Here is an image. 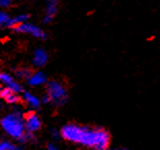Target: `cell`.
I'll return each instance as SVG.
<instances>
[{"mask_svg":"<svg viewBox=\"0 0 160 150\" xmlns=\"http://www.w3.org/2000/svg\"><path fill=\"white\" fill-rule=\"evenodd\" d=\"M64 140L81 144L92 150H108L110 135L102 128H89L77 124H67L61 129Z\"/></svg>","mask_w":160,"mask_h":150,"instance_id":"cell-1","label":"cell"},{"mask_svg":"<svg viewBox=\"0 0 160 150\" xmlns=\"http://www.w3.org/2000/svg\"><path fill=\"white\" fill-rule=\"evenodd\" d=\"M0 125L9 137L19 140V141H21L26 135L24 119L20 111H15L4 116L0 121Z\"/></svg>","mask_w":160,"mask_h":150,"instance_id":"cell-2","label":"cell"},{"mask_svg":"<svg viewBox=\"0 0 160 150\" xmlns=\"http://www.w3.org/2000/svg\"><path fill=\"white\" fill-rule=\"evenodd\" d=\"M47 95L49 96L51 103H54L57 106L64 105L68 97L65 87L57 81H51L48 83Z\"/></svg>","mask_w":160,"mask_h":150,"instance_id":"cell-3","label":"cell"},{"mask_svg":"<svg viewBox=\"0 0 160 150\" xmlns=\"http://www.w3.org/2000/svg\"><path fill=\"white\" fill-rule=\"evenodd\" d=\"M15 31L20 32V33H27V34H31L32 36L37 37V39H46V33L42 29H40L38 26L34 25V24L31 23H23L21 25L15 27Z\"/></svg>","mask_w":160,"mask_h":150,"instance_id":"cell-4","label":"cell"},{"mask_svg":"<svg viewBox=\"0 0 160 150\" xmlns=\"http://www.w3.org/2000/svg\"><path fill=\"white\" fill-rule=\"evenodd\" d=\"M24 124H25V129L28 132H35L39 131L42 127V121L39 117L35 113H29L24 118Z\"/></svg>","mask_w":160,"mask_h":150,"instance_id":"cell-5","label":"cell"},{"mask_svg":"<svg viewBox=\"0 0 160 150\" xmlns=\"http://www.w3.org/2000/svg\"><path fill=\"white\" fill-rule=\"evenodd\" d=\"M0 83L2 84L3 87L13 91L16 93H19L22 90L21 85L17 82L9 74L6 73H0Z\"/></svg>","mask_w":160,"mask_h":150,"instance_id":"cell-6","label":"cell"},{"mask_svg":"<svg viewBox=\"0 0 160 150\" xmlns=\"http://www.w3.org/2000/svg\"><path fill=\"white\" fill-rule=\"evenodd\" d=\"M58 1L59 0H47L46 15L43 17V23H50L55 17L58 9Z\"/></svg>","mask_w":160,"mask_h":150,"instance_id":"cell-7","label":"cell"},{"mask_svg":"<svg viewBox=\"0 0 160 150\" xmlns=\"http://www.w3.org/2000/svg\"><path fill=\"white\" fill-rule=\"evenodd\" d=\"M49 59V55L43 49H36L33 54V64L36 67H42L46 65Z\"/></svg>","mask_w":160,"mask_h":150,"instance_id":"cell-8","label":"cell"},{"mask_svg":"<svg viewBox=\"0 0 160 150\" xmlns=\"http://www.w3.org/2000/svg\"><path fill=\"white\" fill-rule=\"evenodd\" d=\"M0 97L8 104H17L20 101L18 93L13 92V91L9 90L3 86L2 87L0 86Z\"/></svg>","mask_w":160,"mask_h":150,"instance_id":"cell-9","label":"cell"},{"mask_svg":"<svg viewBox=\"0 0 160 150\" xmlns=\"http://www.w3.org/2000/svg\"><path fill=\"white\" fill-rule=\"evenodd\" d=\"M47 82V76L42 71H35L30 75V77L28 78V83L29 85H31L33 87L37 86H42Z\"/></svg>","mask_w":160,"mask_h":150,"instance_id":"cell-10","label":"cell"},{"mask_svg":"<svg viewBox=\"0 0 160 150\" xmlns=\"http://www.w3.org/2000/svg\"><path fill=\"white\" fill-rule=\"evenodd\" d=\"M23 98H24V101H25V103L32 109H37L40 106V103H42L40 100L36 96V95H34L31 92H27V91L26 92H24Z\"/></svg>","mask_w":160,"mask_h":150,"instance_id":"cell-11","label":"cell"},{"mask_svg":"<svg viewBox=\"0 0 160 150\" xmlns=\"http://www.w3.org/2000/svg\"><path fill=\"white\" fill-rule=\"evenodd\" d=\"M28 19H29L28 15H26V13H21V15L16 16L15 18H9L8 26L15 28V27L21 25V24H23V23H26Z\"/></svg>","mask_w":160,"mask_h":150,"instance_id":"cell-12","label":"cell"},{"mask_svg":"<svg viewBox=\"0 0 160 150\" xmlns=\"http://www.w3.org/2000/svg\"><path fill=\"white\" fill-rule=\"evenodd\" d=\"M32 73L30 71V70L28 69H19L16 70V76L18 78H22V79H27L30 77V75Z\"/></svg>","mask_w":160,"mask_h":150,"instance_id":"cell-13","label":"cell"},{"mask_svg":"<svg viewBox=\"0 0 160 150\" xmlns=\"http://www.w3.org/2000/svg\"><path fill=\"white\" fill-rule=\"evenodd\" d=\"M8 20H9V17L6 15L5 13L0 12V28H2V27L8 25Z\"/></svg>","mask_w":160,"mask_h":150,"instance_id":"cell-14","label":"cell"},{"mask_svg":"<svg viewBox=\"0 0 160 150\" xmlns=\"http://www.w3.org/2000/svg\"><path fill=\"white\" fill-rule=\"evenodd\" d=\"M12 145L8 141H2L0 142V150H12Z\"/></svg>","mask_w":160,"mask_h":150,"instance_id":"cell-15","label":"cell"},{"mask_svg":"<svg viewBox=\"0 0 160 150\" xmlns=\"http://www.w3.org/2000/svg\"><path fill=\"white\" fill-rule=\"evenodd\" d=\"M12 3V0H0V6L1 8H8Z\"/></svg>","mask_w":160,"mask_h":150,"instance_id":"cell-16","label":"cell"},{"mask_svg":"<svg viewBox=\"0 0 160 150\" xmlns=\"http://www.w3.org/2000/svg\"><path fill=\"white\" fill-rule=\"evenodd\" d=\"M47 150H61L59 147H57L56 145H54V144H50L49 146H48V148Z\"/></svg>","mask_w":160,"mask_h":150,"instance_id":"cell-17","label":"cell"},{"mask_svg":"<svg viewBox=\"0 0 160 150\" xmlns=\"http://www.w3.org/2000/svg\"><path fill=\"white\" fill-rule=\"evenodd\" d=\"M42 103H43V104H48V103H51V101H50V98H49V96L46 94L45 96L42 97Z\"/></svg>","mask_w":160,"mask_h":150,"instance_id":"cell-18","label":"cell"},{"mask_svg":"<svg viewBox=\"0 0 160 150\" xmlns=\"http://www.w3.org/2000/svg\"><path fill=\"white\" fill-rule=\"evenodd\" d=\"M12 150H23V149L19 148V147H12Z\"/></svg>","mask_w":160,"mask_h":150,"instance_id":"cell-19","label":"cell"},{"mask_svg":"<svg viewBox=\"0 0 160 150\" xmlns=\"http://www.w3.org/2000/svg\"><path fill=\"white\" fill-rule=\"evenodd\" d=\"M117 150H127V149H117Z\"/></svg>","mask_w":160,"mask_h":150,"instance_id":"cell-20","label":"cell"}]
</instances>
